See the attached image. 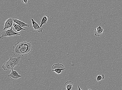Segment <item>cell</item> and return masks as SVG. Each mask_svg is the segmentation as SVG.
<instances>
[{"instance_id":"6da1fadb","label":"cell","mask_w":122,"mask_h":90,"mask_svg":"<svg viewBox=\"0 0 122 90\" xmlns=\"http://www.w3.org/2000/svg\"><path fill=\"white\" fill-rule=\"evenodd\" d=\"M33 47L32 42L24 41L18 43L13 47V53L14 55L24 56L32 52Z\"/></svg>"},{"instance_id":"7a4b0ae2","label":"cell","mask_w":122,"mask_h":90,"mask_svg":"<svg viewBox=\"0 0 122 90\" xmlns=\"http://www.w3.org/2000/svg\"><path fill=\"white\" fill-rule=\"evenodd\" d=\"M21 59L20 57H10L9 60L5 62L2 66L5 70H12L15 67L19 65Z\"/></svg>"},{"instance_id":"3957f363","label":"cell","mask_w":122,"mask_h":90,"mask_svg":"<svg viewBox=\"0 0 122 90\" xmlns=\"http://www.w3.org/2000/svg\"><path fill=\"white\" fill-rule=\"evenodd\" d=\"M16 35H20L21 34L14 32L12 27L10 29H5L2 31L0 38L1 40H3L10 36H15Z\"/></svg>"},{"instance_id":"277c9868","label":"cell","mask_w":122,"mask_h":90,"mask_svg":"<svg viewBox=\"0 0 122 90\" xmlns=\"http://www.w3.org/2000/svg\"><path fill=\"white\" fill-rule=\"evenodd\" d=\"M66 69L63 65L60 63L53 64L51 68L52 71L55 72L58 74H61L62 71H64Z\"/></svg>"},{"instance_id":"5b68a950","label":"cell","mask_w":122,"mask_h":90,"mask_svg":"<svg viewBox=\"0 0 122 90\" xmlns=\"http://www.w3.org/2000/svg\"><path fill=\"white\" fill-rule=\"evenodd\" d=\"M104 5L102 12L101 16V18L100 21V23L99 26L98 27L96 28L94 30V34L96 36H101L103 33L104 31V28H102L101 26L102 19V18L103 14V11L104 10Z\"/></svg>"},{"instance_id":"8992f818","label":"cell","mask_w":122,"mask_h":90,"mask_svg":"<svg viewBox=\"0 0 122 90\" xmlns=\"http://www.w3.org/2000/svg\"><path fill=\"white\" fill-rule=\"evenodd\" d=\"M22 76V75H20L17 72L13 69L12 70L10 73L8 75V77L13 80H17Z\"/></svg>"},{"instance_id":"52a82bcc","label":"cell","mask_w":122,"mask_h":90,"mask_svg":"<svg viewBox=\"0 0 122 90\" xmlns=\"http://www.w3.org/2000/svg\"><path fill=\"white\" fill-rule=\"evenodd\" d=\"M31 20L32 27L35 30L39 33L42 32L43 31V28L41 27L39 24L37 23L33 19H31Z\"/></svg>"},{"instance_id":"ba28073f","label":"cell","mask_w":122,"mask_h":90,"mask_svg":"<svg viewBox=\"0 0 122 90\" xmlns=\"http://www.w3.org/2000/svg\"><path fill=\"white\" fill-rule=\"evenodd\" d=\"M14 23L13 19L10 18L5 21L4 24V30L9 28L13 26Z\"/></svg>"},{"instance_id":"9c48e42d","label":"cell","mask_w":122,"mask_h":90,"mask_svg":"<svg viewBox=\"0 0 122 90\" xmlns=\"http://www.w3.org/2000/svg\"><path fill=\"white\" fill-rule=\"evenodd\" d=\"M13 21L14 22L18 24L22 28L24 27H30L29 24L25 23L24 22L20 21L18 19H13Z\"/></svg>"},{"instance_id":"30bf717a","label":"cell","mask_w":122,"mask_h":90,"mask_svg":"<svg viewBox=\"0 0 122 90\" xmlns=\"http://www.w3.org/2000/svg\"><path fill=\"white\" fill-rule=\"evenodd\" d=\"M73 85L72 81H66L64 84V86L67 90H71Z\"/></svg>"},{"instance_id":"8fae6325","label":"cell","mask_w":122,"mask_h":90,"mask_svg":"<svg viewBox=\"0 0 122 90\" xmlns=\"http://www.w3.org/2000/svg\"><path fill=\"white\" fill-rule=\"evenodd\" d=\"M13 26L14 29L17 32H20L22 30H26V29L23 28L20 25L14 22L13 25Z\"/></svg>"},{"instance_id":"7c38bea8","label":"cell","mask_w":122,"mask_h":90,"mask_svg":"<svg viewBox=\"0 0 122 90\" xmlns=\"http://www.w3.org/2000/svg\"><path fill=\"white\" fill-rule=\"evenodd\" d=\"M49 18V15H45L43 16L41 21L40 26L41 27L43 25L46 24Z\"/></svg>"},{"instance_id":"4fadbf2b","label":"cell","mask_w":122,"mask_h":90,"mask_svg":"<svg viewBox=\"0 0 122 90\" xmlns=\"http://www.w3.org/2000/svg\"><path fill=\"white\" fill-rule=\"evenodd\" d=\"M105 75L103 74L98 75L97 77V81H100L104 79Z\"/></svg>"},{"instance_id":"5bb4252c","label":"cell","mask_w":122,"mask_h":90,"mask_svg":"<svg viewBox=\"0 0 122 90\" xmlns=\"http://www.w3.org/2000/svg\"><path fill=\"white\" fill-rule=\"evenodd\" d=\"M22 1L23 3L27 5L28 2V0H22Z\"/></svg>"},{"instance_id":"9a60e30c","label":"cell","mask_w":122,"mask_h":90,"mask_svg":"<svg viewBox=\"0 0 122 90\" xmlns=\"http://www.w3.org/2000/svg\"><path fill=\"white\" fill-rule=\"evenodd\" d=\"M78 90H81V89H80V87L79 85H78Z\"/></svg>"},{"instance_id":"2e32d148","label":"cell","mask_w":122,"mask_h":90,"mask_svg":"<svg viewBox=\"0 0 122 90\" xmlns=\"http://www.w3.org/2000/svg\"><path fill=\"white\" fill-rule=\"evenodd\" d=\"M105 0H104V1L105 2Z\"/></svg>"}]
</instances>
